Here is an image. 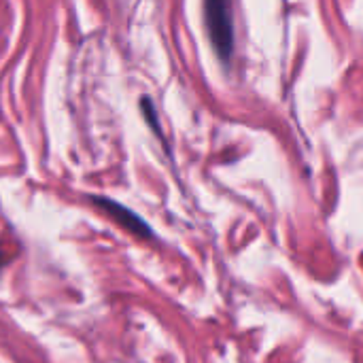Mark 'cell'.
Wrapping results in <instances>:
<instances>
[{"mask_svg": "<svg viewBox=\"0 0 363 363\" xmlns=\"http://www.w3.org/2000/svg\"><path fill=\"white\" fill-rule=\"evenodd\" d=\"M204 15L208 26V36L219 60L230 62L234 51V19H232L230 4L221 0H211L204 4Z\"/></svg>", "mask_w": 363, "mask_h": 363, "instance_id": "cell-1", "label": "cell"}, {"mask_svg": "<svg viewBox=\"0 0 363 363\" xmlns=\"http://www.w3.org/2000/svg\"><path fill=\"white\" fill-rule=\"evenodd\" d=\"M94 202H96L102 211H106L113 219H117L125 230H130V232H134V234H138V236H151L149 225H147L138 215H134L132 211L123 208L121 204L111 202V200H104V198H94Z\"/></svg>", "mask_w": 363, "mask_h": 363, "instance_id": "cell-2", "label": "cell"}, {"mask_svg": "<svg viewBox=\"0 0 363 363\" xmlns=\"http://www.w3.org/2000/svg\"><path fill=\"white\" fill-rule=\"evenodd\" d=\"M143 111H145V115H147V121H149V125L160 134V125H157V121H155V108H153V104H151V100L149 98H143Z\"/></svg>", "mask_w": 363, "mask_h": 363, "instance_id": "cell-3", "label": "cell"}]
</instances>
